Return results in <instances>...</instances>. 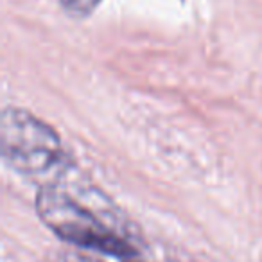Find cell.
<instances>
[{"mask_svg": "<svg viewBox=\"0 0 262 262\" xmlns=\"http://www.w3.org/2000/svg\"><path fill=\"white\" fill-rule=\"evenodd\" d=\"M36 210L41 221L67 243L119 258L135 257L139 251L115 223L112 208L101 212L58 183H47L38 192Z\"/></svg>", "mask_w": 262, "mask_h": 262, "instance_id": "1", "label": "cell"}, {"mask_svg": "<svg viewBox=\"0 0 262 262\" xmlns=\"http://www.w3.org/2000/svg\"><path fill=\"white\" fill-rule=\"evenodd\" d=\"M0 151L9 167L29 178H58L67 169L58 133L26 110L2 112Z\"/></svg>", "mask_w": 262, "mask_h": 262, "instance_id": "2", "label": "cell"}, {"mask_svg": "<svg viewBox=\"0 0 262 262\" xmlns=\"http://www.w3.org/2000/svg\"><path fill=\"white\" fill-rule=\"evenodd\" d=\"M101 0H61V6L76 16H86L97 8Z\"/></svg>", "mask_w": 262, "mask_h": 262, "instance_id": "3", "label": "cell"}]
</instances>
